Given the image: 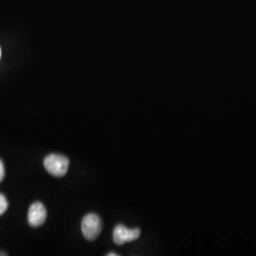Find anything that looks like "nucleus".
<instances>
[{
    "label": "nucleus",
    "instance_id": "obj_9",
    "mask_svg": "<svg viewBox=\"0 0 256 256\" xmlns=\"http://www.w3.org/2000/svg\"><path fill=\"white\" fill-rule=\"evenodd\" d=\"M0 57H1V48H0Z\"/></svg>",
    "mask_w": 256,
    "mask_h": 256
},
{
    "label": "nucleus",
    "instance_id": "obj_6",
    "mask_svg": "<svg viewBox=\"0 0 256 256\" xmlns=\"http://www.w3.org/2000/svg\"><path fill=\"white\" fill-rule=\"evenodd\" d=\"M4 176H5V167H4L2 160H0V182L3 180Z\"/></svg>",
    "mask_w": 256,
    "mask_h": 256
},
{
    "label": "nucleus",
    "instance_id": "obj_2",
    "mask_svg": "<svg viewBox=\"0 0 256 256\" xmlns=\"http://www.w3.org/2000/svg\"><path fill=\"white\" fill-rule=\"evenodd\" d=\"M82 236L88 241H93L101 234V218L96 214H88L82 220L81 224Z\"/></svg>",
    "mask_w": 256,
    "mask_h": 256
},
{
    "label": "nucleus",
    "instance_id": "obj_3",
    "mask_svg": "<svg viewBox=\"0 0 256 256\" xmlns=\"http://www.w3.org/2000/svg\"><path fill=\"white\" fill-rule=\"evenodd\" d=\"M140 236V230L128 229L124 225L119 224L113 230V240L117 245H124L128 242H132L137 240Z\"/></svg>",
    "mask_w": 256,
    "mask_h": 256
},
{
    "label": "nucleus",
    "instance_id": "obj_8",
    "mask_svg": "<svg viewBox=\"0 0 256 256\" xmlns=\"http://www.w3.org/2000/svg\"><path fill=\"white\" fill-rule=\"evenodd\" d=\"M0 256H6V254H4V252H3V254H1V252H0Z\"/></svg>",
    "mask_w": 256,
    "mask_h": 256
},
{
    "label": "nucleus",
    "instance_id": "obj_5",
    "mask_svg": "<svg viewBox=\"0 0 256 256\" xmlns=\"http://www.w3.org/2000/svg\"><path fill=\"white\" fill-rule=\"evenodd\" d=\"M8 200L3 194H0V216H2L8 209Z\"/></svg>",
    "mask_w": 256,
    "mask_h": 256
},
{
    "label": "nucleus",
    "instance_id": "obj_7",
    "mask_svg": "<svg viewBox=\"0 0 256 256\" xmlns=\"http://www.w3.org/2000/svg\"><path fill=\"white\" fill-rule=\"evenodd\" d=\"M108 256H117L118 254H114V252H111V254H108Z\"/></svg>",
    "mask_w": 256,
    "mask_h": 256
},
{
    "label": "nucleus",
    "instance_id": "obj_4",
    "mask_svg": "<svg viewBox=\"0 0 256 256\" xmlns=\"http://www.w3.org/2000/svg\"><path fill=\"white\" fill-rule=\"evenodd\" d=\"M46 220V207L41 202H34L30 205L28 212V222L32 227H39Z\"/></svg>",
    "mask_w": 256,
    "mask_h": 256
},
{
    "label": "nucleus",
    "instance_id": "obj_1",
    "mask_svg": "<svg viewBox=\"0 0 256 256\" xmlns=\"http://www.w3.org/2000/svg\"><path fill=\"white\" fill-rule=\"evenodd\" d=\"M44 166L50 174L56 178H61L68 173L70 160L64 156L50 154L45 158Z\"/></svg>",
    "mask_w": 256,
    "mask_h": 256
}]
</instances>
